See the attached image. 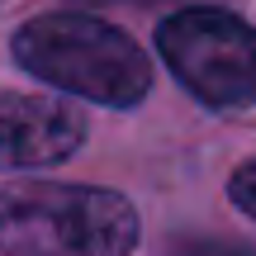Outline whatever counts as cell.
<instances>
[{"label":"cell","instance_id":"obj_5","mask_svg":"<svg viewBox=\"0 0 256 256\" xmlns=\"http://www.w3.org/2000/svg\"><path fill=\"white\" fill-rule=\"evenodd\" d=\"M228 194H232V204H238L247 218H256V156H252V162H242L238 171H232Z\"/></svg>","mask_w":256,"mask_h":256},{"label":"cell","instance_id":"obj_4","mask_svg":"<svg viewBox=\"0 0 256 256\" xmlns=\"http://www.w3.org/2000/svg\"><path fill=\"white\" fill-rule=\"evenodd\" d=\"M86 142V114L57 95H0V171L57 166Z\"/></svg>","mask_w":256,"mask_h":256},{"label":"cell","instance_id":"obj_3","mask_svg":"<svg viewBox=\"0 0 256 256\" xmlns=\"http://www.w3.org/2000/svg\"><path fill=\"white\" fill-rule=\"evenodd\" d=\"M166 72L209 110L256 104V28L232 10L185 5L156 28Z\"/></svg>","mask_w":256,"mask_h":256},{"label":"cell","instance_id":"obj_1","mask_svg":"<svg viewBox=\"0 0 256 256\" xmlns=\"http://www.w3.org/2000/svg\"><path fill=\"white\" fill-rule=\"evenodd\" d=\"M10 52L43 86L72 90L90 104L128 110V104L147 100V90H152L147 52L100 14H76V10L34 14L14 28Z\"/></svg>","mask_w":256,"mask_h":256},{"label":"cell","instance_id":"obj_2","mask_svg":"<svg viewBox=\"0 0 256 256\" xmlns=\"http://www.w3.org/2000/svg\"><path fill=\"white\" fill-rule=\"evenodd\" d=\"M138 209L119 190L66 180L0 185V256H133Z\"/></svg>","mask_w":256,"mask_h":256},{"label":"cell","instance_id":"obj_7","mask_svg":"<svg viewBox=\"0 0 256 256\" xmlns=\"http://www.w3.org/2000/svg\"><path fill=\"white\" fill-rule=\"evenodd\" d=\"M76 5H95V10H110V5H156V0H76Z\"/></svg>","mask_w":256,"mask_h":256},{"label":"cell","instance_id":"obj_6","mask_svg":"<svg viewBox=\"0 0 256 256\" xmlns=\"http://www.w3.org/2000/svg\"><path fill=\"white\" fill-rule=\"evenodd\" d=\"M176 256H256L252 247H238V242H214V238H190L176 247Z\"/></svg>","mask_w":256,"mask_h":256}]
</instances>
